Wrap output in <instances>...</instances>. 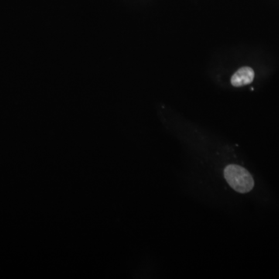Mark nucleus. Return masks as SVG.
<instances>
[{"mask_svg":"<svg viewBox=\"0 0 279 279\" xmlns=\"http://www.w3.org/2000/svg\"><path fill=\"white\" fill-rule=\"evenodd\" d=\"M254 79V72L250 67H243L233 74L231 78V84L235 87L250 84Z\"/></svg>","mask_w":279,"mask_h":279,"instance_id":"f03ea898","label":"nucleus"},{"mask_svg":"<svg viewBox=\"0 0 279 279\" xmlns=\"http://www.w3.org/2000/svg\"><path fill=\"white\" fill-rule=\"evenodd\" d=\"M224 177L230 187L240 193L250 192L254 185L253 177L240 165H227L224 169Z\"/></svg>","mask_w":279,"mask_h":279,"instance_id":"f257e3e1","label":"nucleus"}]
</instances>
